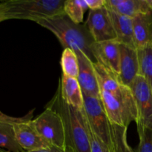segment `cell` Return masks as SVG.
<instances>
[{"label":"cell","mask_w":152,"mask_h":152,"mask_svg":"<svg viewBox=\"0 0 152 152\" xmlns=\"http://www.w3.org/2000/svg\"><path fill=\"white\" fill-rule=\"evenodd\" d=\"M48 106L56 111L63 122L66 140L64 151L91 152L83 110L80 111L68 105L62 98L59 87Z\"/></svg>","instance_id":"1"},{"label":"cell","mask_w":152,"mask_h":152,"mask_svg":"<svg viewBox=\"0 0 152 152\" xmlns=\"http://www.w3.org/2000/svg\"><path fill=\"white\" fill-rule=\"evenodd\" d=\"M37 24L53 33L65 48L81 50L94 62L93 45L95 43L86 26L76 24L65 13L37 21Z\"/></svg>","instance_id":"2"},{"label":"cell","mask_w":152,"mask_h":152,"mask_svg":"<svg viewBox=\"0 0 152 152\" xmlns=\"http://www.w3.org/2000/svg\"><path fill=\"white\" fill-rule=\"evenodd\" d=\"M65 0H10L0 3L4 21L27 19L37 22L63 14Z\"/></svg>","instance_id":"3"},{"label":"cell","mask_w":152,"mask_h":152,"mask_svg":"<svg viewBox=\"0 0 152 152\" xmlns=\"http://www.w3.org/2000/svg\"><path fill=\"white\" fill-rule=\"evenodd\" d=\"M94 68L100 90L108 92L115 96L132 115L135 123H137L138 118L137 108L130 87L123 85L119 80L118 76L111 72L102 64L94 62Z\"/></svg>","instance_id":"4"},{"label":"cell","mask_w":152,"mask_h":152,"mask_svg":"<svg viewBox=\"0 0 152 152\" xmlns=\"http://www.w3.org/2000/svg\"><path fill=\"white\" fill-rule=\"evenodd\" d=\"M40 136L51 147L65 151L66 148L65 129L60 115L51 107L46 106L41 114L31 120Z\"/></svg>","instance_id":"5"},{"label":"cell","mask_w":152,"mask_h":152,"mask_svg":"<svg viewBox=\"0 0 152 152\" xmlns=\"http://www.w3.org/2000/svg\"><path fill=\"white\" fill-rule=\"evenodd\" d=\"M83 112L91 128L99 140L109 148H112L111 123L107 117L100 98L83 94Z\"/></svg>","instance_id":"6"},{"label":"cell","mask_w":152,"mask_h":152,"mask_svg":"<svg viewBox=\"0 0 152 152\" xmlns=\"http://www.w3.org/2000/svg\"><path fill=\"white\" fill-rule=\"evenodd\" d=\"M130 88L133 93L138 111L137 126L152 129V90L141 75L136 77Z\"/></svg>","instance_id":"7"},{"label":"cell","mask_w":152,"mask_h":152,"mask_svg":"<svg viewBox=\"0 0 152 152\" xmlns=\"http://www.w3.org/2000/svg\"><path fill=\"white\" fill-rule=\"evenodd\" d=\"M85 25L95 42L117 40L112 19L105 6L97 10H89Z\"/></svg>","instance_id":"8"},{"label":"cell","mask_w":152,"mask_h":152,"mask_svg":"<svg viewBox=\"0 0 152 152\" xmlns=\"http://www.w3.org/2000/svg\"><path fill=\"white\" fill-rule=\"evenodd\" d=\"M76 53L79 62L77 80L83 93L88 96L99 97L100 88L94 68V62L81 50H77Z\"/></svg>","instance_id":"9"},{"label":"cell","mask_w":152,"mask_h":152,"mask_svg":"<svg viewBox=\"0 0 152 152\" xmlns=\"http://www.w3.org/2000/svg\"><path fill=\"white\" fill-rule=\"evenodd\" d=\"M120 45L117 40H109L95 42L92 48L95 62L102 64L118 77L120 74Z\"/></svg>","instance_id":"10"},{"label":"cell","mask_w":152,"mask_h":152,"mask_svg":"<svg viewBox=\"0 0 152 152\" xmlns=\"http://www.w3.org/2000/svg\"><path fill=\"white\" fill-rule=\"evenodd\" d=\"M140 74L137 49L126 45H120V63L119 80L130 87L134 80Z\"/></svg>","instance_id":"11"},{"label":"cell","mask_w":152,"mask_h":152,"mask_svg":"<svg viewBox=\"0 0 152 152\" xmlns=\"http://www.w3.org/2000/svg\"><path fill=\"white\" fill-rule=\"evenodd\" d=\"M99 98L111 124L128 128L131 123L134 122L123 104L111 94L100 90Z\"/></svg>","instance_id":"12"},{"label":"cell","mask_w":152,"mask_h":152,"mask_svg":"<svg viewBox=\"0 0 152 152\" xmlns=\"http://www.w3.org/2000/svg\"><path fill=\"white\" fill-rule=\"evenodd\" d=\"M31 120L13 124L15 135L19 145L25 151L51 148L37 132L33 126Z\"/></svg>","instance_id":"13"},{"label":"cell","mask_w":152,"mask_h":152,"mask_svg":"<svg viewBox=\"0 0 152 152\" xmlns=\"http://www.w3.org/2000/svg\"><path fill=\"white\" fill-rule=\"evenodd\" d=\"M132 20L136 48L138 50L152 45V12L139 13Z\"/></svg>","instance_id":"14"},{"label":"cell","mask_w":152,"mask_h":152,"mask_svg":"<svg viewBox=\"0 0 152 152\" xmlns=\"http://www.w3.org/2000/svg\"><path fill=\"white\" fill-rule=\"evenodd\" d=\"M105 7L119 14L133 18L152 12V0H105Z\"/></svg>","instance_id":"15"},{"label":"cell","mask_w":152,"mask_h":152,"mask_svg":"<svg viewBox=\"0 0 152 152\" xmlns=\"http://www.w3.org/2000/svg\"><path fill=\"white\" fill-rule=\"evenodd\" d=\"M59 87L64 100L68 105L80 111H83L84 99L83 91L77 79L62 74Z\"/></svg>","instance_id":"16"},{"label":"cell","mask_w":152,"mask_h":152,"mask_svg":"<svg viewBox=\"0 0 152 152\" xmlns=\"http://www.w3.org/2000/svg\"><path fill=\"white\" fill-rule=\"evenodd\" d=\"M109 10L111 19H112L117 41L120 44L126 45L129 47L136 48L134 40L132 18L119 14L111 10Z\"/></svg>","instance_id":"17"},{"label":"cell","mask_w":152,"mask_h":152,"mask_svg":"<svg viewBox=\"0 0 152 152\" xmlns=\"http://www.w3.org/2000/svg\"><path fill=\"white\" fill-rule=\"evenodd\" d=\"M0 148L10 152H26L16 140L13 124L0 122Z\"/></svg>","instance_id":"18"},{"label":"cell","mask_w":152,"mask_h":152,"mask_svg":"<svg viewBox=\"0 0 152 152\" xmlns=\"http://www.w3.org/2000/svg\"><path fill=\"white\" fill-rule=\"evenodd\" d=\"M127 130L128 128L111 124V142L114 152H136L128 142Z\"/></svg>","instance_id":"19"},{"label":"cell","mask_w":152,"mask_h":152,"mask_svg":"<svg viewBox=\"0 0 152 152\" xmlns=\"http://www.w3.org/2000/svg\"><path fill=\"white\" fill-rule=\"evenodd\" d=\"M60 62L63 75L77 79L79 62L77 53L74 50L71 48L64 49Z\"/></svg>","instance_id":"20"},{"label":"cell","mask_w":152,"mask_h":152,"mask_svg":"<svg viewBox=\"0 0 152 152\" xmlns=\"http://www.w3.org/2000/svg\"><path fill=\"white\" fill-rule=\"evenodd\" d=\"M87 8L86 0H66L64 3V13L76 24L83 23L85 10Z\"/></svg>","instance_id":"21"},{"label":"cell","mask_w":152,"mask_h":152,"mask_svg":"<svg viewBox=\"0 0 152 152\" xmlns=\"http://www.w3.org/2000/svg\"><path fill=\"white\" fill-rule=\"evenodd\" d=\"M140 74L152 90V45L138 49Z\"/></svg>","instance_id":"22"},{"label":"cell","mask_w":152,"mask_h":152,"mask_svg":"<svg viewBox=\"0 0 152 152\" xmlns=\"http://www.w3.org/2000/svg\"><path fill=\"white\" fill-rule=\"evenodd\" d=\"M137 126L140 141L136 152H152V129L142 126Z\"/></svg>","instance_id":"23"},{"label":"cell","mask_w":152,"mask_h":152,"mask_svg":"<svg viewBox=\"0 0 152 152\" xmlns=\"http://www.w3.org/2000/svg\"><path fill=\"white\" fill-rule=\"evenodd\" d=\"M83 114H84V112H83ZM84 117L85 121H86V128H87L88 130V133L89 139H90L91 152H114V149H113V147L112 148H109L108 145H105L101 140H99L97 137V136L95 134L94 132H93L92 129L91 128L89 123H88L85 114Z\"/></svg>","instance_id":"24"},{"label":"cell","mask_w":152,"mask_h":152,"mask_svg":"<svg viewBox=\"0 0 152 152\" xmlns=\"http://www.w3.org/2000/svg\"><path fill=\"white\" fill-rule=\"evenodd\" d=\"M34 110L30 111L28 114L22 117H13L4 114L1 111H0V122L2 123H10V124H16V123H23V122H27L33 119V112Z\"/></svg>","instance_id":"25"},{"label":"cell","mask_w":152,"mask_h":152,"mask_svg":"<svg viewBox=\"0 0 152 152\" xmlns=\"http://www.w3.org/2000/svg\"><path fill=\"white\" fill-rule=\"evenodd\" d=\"M90 10H97L105 6V0H86Z\"/></svg>","instance_id":"26"},{"label":"cell","mask_w":152,"mask_h":152,"mask_svg":"<svg viewBox=\"0 0 152 152\" xmlns=\"http://www.w3.org/2000/svg\"><path fill=\"white\" fill-rule=\"evenodd\" d=\"M26 152H58L57 150L56 149V148H45V149H40V150H37V151H26Z\"/></svg>","instance_id":"27"},{"label":"cell","mask_w":152,"mask_h":152,"mask_svg":"<svg viewBox=\"0 0 152 152\" xmlns=\"http://www.w3.org/2000/svg\"><path fill=\"white\" fill-rule=\"evenodd\" d=\"M3 21H4V19H3L2 15H1V10H0V22H3Z\"/></svg>","instance_id":"28"},{"label":"cell","mask_w":152,"mask_h":152,"mask_svg":"<svg viewBox=\"0 0 152 152\" xmlns=\"http://www.w3.org/2000/svg\"><path fill=\"white\" fill-rule=\"evenodd\" d=\"M0 152H10V151H7V150L2 149V148H0Z\"/></svg>","instance_id":"29"},{"label":"cell","mask_w":152,"mask_h":152,"mask_svg":"<svg viewBox=\"0 0 152 152\" xmlns=\"http://www.w3.org/2000/svg\"><path fill=\"white\" fill-rule=\"evenodd\" d=\"M56 149L57 150L58 152H68V151H62V150H60V149H58V148H56Z\"/></svg>","instance_id":"30"}]
</instances>
